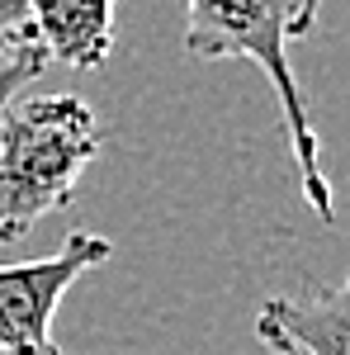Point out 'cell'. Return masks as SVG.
Returning a JSON list of instances; mask_svg holds the SVG:
<instances>
[{
    "label": "cell",
    "instance_id": "1",
    "mask_svg": "<svg viewBox=\"0 0 350 355\" xmlns=\"http://www.w3.org/2000/svg\"><path fill=\"white\" fill-rule=\"evenodd\" d=\"M317 10L322 0H185V53L199 62L242 57L261 67L284 114L303 199L322 223H336V199H331V180L317 152V128L308 119V100L289 67V43L313 33Z\"/></svg>",
    "mask_w": 350,
    "mask_h": 355
},
{
    "label": "cell",
    "instance_id": "2",
    "mask_svg": "<svg viewBox=\"0 0 350 355\" xmlns=\"http://www.w3.org/2000/svg\"><path fill=\"white\" fill-rule=\"evenodd\" d=\"M105 128L81 95H15L0 105V246L24 242L71 204Z\"/></svg>",
    "mask_w": 350,
    "mask_h": 355
},
{
    "label": "cell",
    "instance_id": "3",
    "mask_svg": "<svg viewBox=\"0 0 350 355\" xmlns=\"http://www.w3.org/2000/svg\"><path fill=\"white\" fill-rule=\"evenodd\" d=\"M114 256L109 237L67 232L53 256L0 266V355H67L53 336V318L67 289L85 270L105 266Z\"/></svg>",
    "mask_w": 350,
    "mask_h": 355
},
{
    "label": "cell",
    "instance_id": "4",
    "mask_svg": "<svg viewBox=\"0 0 350 355\" xmlns=\"http://www.w3.org/2000/svg\"><path fill=\"white\" fill-rule=\"evenodd\" d=\"M256 336L274 355H350V284L313 299L270 294L256 308Z\"/></svg>",
    "mask_w": 350,
    "mask_h": 355
},
{
    "label": "cell",
    "instance_id": "5",
    "mask_svg": "<svg viewBox=\"0 0 350 355\" xmlns=\"http://www.w3.org/2000/svg\"><path fill=\"white\" fill-rule=\"evenodd\" d=\"M114 5L119 0H38L33 43L57 67L95 71L114 53Z\"/></svg>",
    "mask_w": 350,
    "mask_h": 355
},
{
    "label": "cell",
    "instance_id": "6",
    "mask_svg": "<svg viewBox=\"0 0 350 355\" xmlns=\"http://www.w3.org/2000/svg\"><path fill=\"white\" fill-rule=\"evenodd\" d=\"M43 71H48V57H43L38 43H28V48H19V53L0 57V105H10V100H15L24 85H33Z\"/></svg>",
    "mask_w": 350,
    "mask_h": 355
},
{
    "label": "cell",
    "instance_id": "7",
    "mask_svg": "<svg viewBox=\"0 0 350 355\" xmlns=\"http://www.w3.org/2000/svg\"><path fill=\"white\" fill-rule=\"evenodd\" d=\"M33 5L38 0H0V57L33 43Z\"/></svg>",
    "mask_w": 350,
    "mask_h": 355
}]
</instances>
